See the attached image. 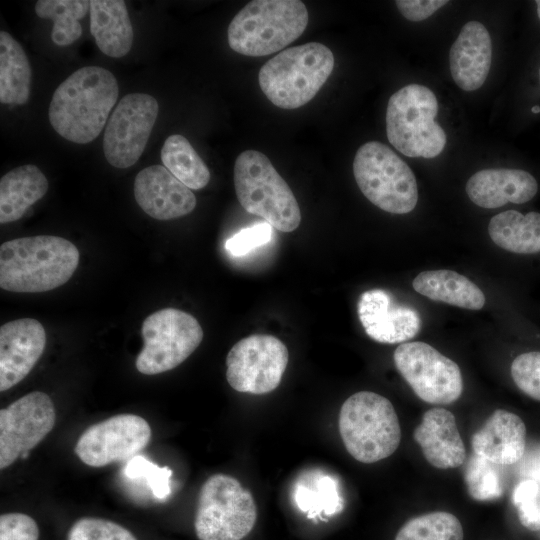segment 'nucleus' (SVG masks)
Here are the masks:
<instances>
[{
	"label": "nucleus",
	"mask_w": 540,
	"mask_h": 540,
	"mask_svg": "<svg viewBox=\"0 0 540 540\" xmlns=\"http://www.w3.org/2000/svg\"><path fill=\"white\" fill-rule=\"evenodd\" d=\"M79 263L76 246L58 236L16 238L0 247V287L38 293L65 284Z\"/></svg>",
	"instance_id": "f03ea898"
},
{
	"label": "nucleus",
	"mask_w": 540,
	"mask_h": 540,
	"mask_svg": "<svg viewBox=\"0 0 540 540\" xmlns=\"http://www.w3.org/2000/svg\"><path fill=\"white\" fill-rule=\"evenodd\" d=\"M536 5H537V15H538V17L540 19V0L536 1Z\"/></svg>",
	"instance_id": "ea45409f"
},
{
	"label": "nucleus",
	"mask_w": 540,
	"mask_h": 540,
	"mask_svg": "<svg viewBox=\"0 0 540 540\" xmlns=\"http://www.w3.org/2000/svg\"><path fill=\"white\" fill-rule=\"evenodd\" d=\"M492 61V42L487 28L472 20L461 29L449 52L450 72L464 91L479 89L485 82Z\"/></svg>",
	"instance_id": "6ab92c4d"
},
{
	"label": "nucleus",
	"mask_w": 540,
	"mask_h": 540,
	"mask_svg": "<svg viewBox=\"0 0 540 540\" xmlns=\"http://www.w3.org/2000/svg\"><path fill=\"white\" fill-rule=\"evenodd\" d=\"M67 540H137L125 527L102 518L84 517L77 520L67 534Z\"/></svg>",
	"instance_id": "72a5a7b5"
},
{
	"label": "nucleus",
	"mask_w": 540,
	"mask_h": 540,
	"mask_svg": "<svg viewBox=\"0 0 540 540\" xmlns=\"http://www.w3.org/2000/svg\"><path fill=\"white\" fill-rule=\"evenodd\" d=\"M237 199L249 213L258 215L282 232L294 231L301 222L298 202L286 183L263 153L245 150L234 165Z\"/></svg>",
	"instance_id": "423d86ee"
},
{
	"label": "nucleus",
	"mask_w": 540,
	"mask_h": 540,
	"mask_svg": "<svg viewBox=\"0 0 540 540\" xmlns=\"http://www.w3.org/2000/svg\"><path fill=\"white\" fill-rule=\"evenodd\" d=\"M272 235V226L267 222L258 223L241 229L225 244L226 250L234 256H243L251 250L268 243Z\"/></svg>",
	"instance_id": "e433bc0d"
},
{
	"label": "nucleus",
	"mask_w": 540,
	"mask_h": 540,
	"mask_svg": "<svg viewBox=\"0 0 540 540\" xmlns=\"http://www.w3.org/2000/svg\"><path fill=\"white\" fill-rule=\"evenodd\" d=\"M438 101L426 86L409 84L388 101L386 133L390 144L407 157L434 158L445 148L447 137L435 121Z\"/></svg>",
	"instance_id": "0eeeda50"
},
{
	"label": "nucleus",
	"mask_w": 540,
	"mask_h": 540,
	"mask_svg": "<svg viewBox=\"0 0 540 540\" xmlns=\"http://www.w3.org/2000/svg\"><path fill=\"white\" fill-rule=\"evenodd\" d=\"M395 540H463V528L453 514L432 512L407 521Z\"/></svg>",
	"instance_id": "7c9ffc66"
},
{
	"label": "nucleus",
	"mask_w": 540,
	"mask_h": 540,
	"mask_svg": "<svg viewBox=\"0 0 540 540\" xmlns=\"http://www.w3.org/2000/svg\"><path fill=\"white\" fill-rule=\"evenodd\" d=\"M123 473L130 480H144L158 500H165L171 494L172 470L167 466L159 467L145 457L136 455L127 461Z\"/></svg>",
	"instance_id": "473e14b6"
},
{
	"label": "nucleus",
	"mask_w": 540,
	"mask_h": 540,
	"mask_svg": "<svg viewBox=\"0 0 540 540\" xmlns=\"http://www.w3.org/2000/svg\"><path fill=\"white\" fill-rule=\"evenodd\" d=\"M151 438L149 423L135 414H118L88 427L75 445V453L86 465L103 467L129 460Z\"/></svg>",
	"instance_id": "2eb2a0df"
},
{
	"label": "nucleus",
	"mask_w": 540,
	"mask_h": 540,
	"mask_svg": "<svg viewBox=\"0 0 540 540\" xmlns=\"http://www.w3.org/2000/svg\"><path fill=\"white\" fill-rule=\"evenodd\" d=\"M115 76L99 66L82 67L55 90L49 105V121L64 139L86 144L107 124L118 98Z\"/></svg>",
	"instance_id": "f257e3e1"
},
{
	"label": "nucleus",
	"mask_w": 540,
	"mask_h": 540,
	"mask_svg": "<svg viewBox=\"0 0 540 540\" xmlns=\"http://www.w3.org/2000/svg\"><path fill=\"white\" fill-rule=\"evenodd\" d=\"M292 496L295 505L310 518L332 516L343 509L338 481L319 470L302 474L294 484Z\"/></svg>",
	"instance_id": "cd10ccee"
},
{
	"label": "nucleus",
	"mask_w": 540,
	"mask_h": 540,
	"mask_svg": "<svg viewBox=\"0 0 540 540\" xmlns=\"http://www.w3.org/2000/svg\"><path fill=\"white\" fill-rule=\"evenodd\" d=\"M55 407L44 392L33 391L0 410V468L12 465L53 429Z\"/></svg>",
	"instance_id": "4468645a"
},
{
	"label": "nucleus",
	"mask_w": 540,
	"mask_h": 540,
	"mask_svg": "<svg viewBox=\"0 0 540 540\" xmlns=\"http://www.w3.org/2000/svg\"><path fill=\"white\" fill-rule=\"evenodd\" d=\"M357 312L366 334L380 343L395 344L415 337L421 329L419 313L397 303L383 289H371L361 294Z\"/></svg>",
	"instance_id": "dca6fc26"
},
{
	"label": "nucleus",
	"mask_w": 540,
	"mask_h": 540,
	"mask_svg": "<svg viewBox=\"0 0 540 540\" xmlns=\"http://www.w3.org/2000/svg\"><path fill=\"white\" fill-rule=\"evenodd\" d=\"M539 80H540V68H539Z\"/></svg>",
	"instance_id": "79ce46f5"
},
{
	"label": "nucleus",
	"mask_w": 540,
	"mask_h": 540,
	"mask_svg": "<svg viewBox=\"0 0 540 540\" xmlns=\"http://www.w3.org/2000/svg\"><path fill=\"white\" fill-rule=\"evenodd\" d=\"M399 12L407 20L422 21L448 3L446 0H397Z\"/></svg>",
	"instance_id": "58836bf2"
},
{
	"label": "nucleus",
	"mask_w": 540,
	"mask_h": 540,
	"mask_svg": "<svg viewBox=\"0 0 540 540\" xmlns=\"http://www.w3.org/2000/svg\"><path fill=\"white\" fill-rule=\"evenodd\" d=\"M353 174L363 195L378 208L393 214H406L415 208V175L385 144L369 141L360 146L354 157Z\"/></svg>",
	"instance_id": "6e6552de"
},
{
	"label": "nucleus",
	"mask_w": 540,
	"mask_h": 540,
	"mask_svg": "<svg viewBox=\"0 0 540 540\" xmlns=\"http://www.w3.org/2000/svg\"><path fill=\"white\" fill-rule=\"evenodd\" d=\"M288 358V349L278 338L250 335L228 352L226 379L238 392L256 395L272 392L281 382Z\"/></svg>",
	"instance_id": "f8f14e48"
},
{
	"label": "nucleus",
	"mask_w": 540,
	"mask_h": 540,
	"mask_svg": "<svg viewBox=\"0 0 540 540\" xmlns=\"http://www.w3.org/2000/svg\"><path fill=\"white\" fill-rule=\"evenodd\" d=\"M89 11L87 0H39L35 4L38 17L53 20L51 39L58 46H68L80 38L79 20Z\"/></svg>",
	"instance_id": "c756f323"
},
{
	"label": "nucleus",
	"mask_w": 540,
	"mask_h": 540,
	"mask_svg": "<svg viewBox=\"0 0 540 540\" xmlns=\"http://www.w3.org/2000/svg\"><path fill=\"white\" fill-rule=\"evenodd\" d=\"M412 286L416 292L433 301L460 308L479 310L486 301L475 283L453 270L423 271L413 279Z\"/></svg>",
	"instance_id": "393cba45"
},
{
	"label": "nucleus",
	"mask_w": 540,
	"mask_h": 540,
	"mask_svg": "<svg viewBox=\"0 0 540 540\" xmlns=\"http://www.w3.org/2000/svg\"><path fill=\"white\" fill-rule=\"evenodd\" d=\"M532 112H533V113H539V112H540V107H539V106H534V107L532 108Z\"/></svg>",
	"instance_id": "a19ab883"
},
{
	"label": "nucleus",
	"mask_w": 540,
	"mask_h": 540,
	"mask_svg": "<svg viewBox=\"0 0 540 540\" xmlns=\"http://www.w3.org/2000/svg\"><path fill=\"white\" fill-rule=\"evenodd\" d=\"M511 376L523 393L540 401V351L517 356L511 364Z\"/></svg>",
	"instance_id": "c9c22d12"
},
{
	"label": "nucleus",
	"mask_w": 540,
	"mask_h": 540,
	"mask_svg": "<svg viewBox=\"0 0 540 540\" xmlns=\"http://www.w3.org/2000/svg\"><path fill=\"white\" fill-rule=\"evenodd\" d=\"M469 199L479 207L494 209L508 202L522 204L537 193L536 179L520 169H484L473 174L466 183Z\"/></svg>",
	"instance_id": "aec40b11"
},
{
	"label": "nucleus",
	"mask_w": 540,
	"mask_h": 540,
	"mask_svg": "<svg viewBox=\"0 0 540 540\" xmlns=\"http://www.w3.org/2000/svg\"><path fill=\"white\" fill-rule=\"evenodd\" d=\"M339 432L348 453L362 463L392 455L401 440V429L392 403L371 391L351 395L341 406Z\"/></svg>",
	"instance_id": "39448f33"
},
{
	"label": "nucleus",
	"mask_w": 540,
	"mask_h": 540,
	"mask_svg": "<svg viewBox=\"0 0 540 540\" xmlns=\"http://www.w3.org/2000/svg\"><path fill=\"white\" fill-rule=\"evenodd\" d=\"M495 465L475 453L470 457L464 472V481L473 499L487 501L502 495L503 483Z\"/></svg>",
	"instance_id": "2f4dec72"
},
{
	"label": "nucleus",
	"mask_w": 540,
	"mask_h": 540,
	"mask_svg": "<svg viewBox=\"0 0 540 540\" xmlns=\"http://www.w3.org/2000/svg\"><path fill=\"white\" fill-rule=\"evenodd\" d=\"M513 503L521 524L529 530H540V483L525 479L513 491Z\"/></svg>",
	"instance_id": "f704fd0d"
},
{
	"label": "nucleus",
	"mask_w": 540,
	"mask_h": 540,
	"mask_svg": "<svg viewBox=\"0 0 540 540\" xmlns=\"http://www.w3.org/2000/svg\"><path fill=\"white\" fill-rule=\"evenodd\" d=\"M308 20L302 1L254 0L230 22L228 44L245 56H266L284 49L301 36Z\"/></svg>",
	"instance_id": "7ed1b4c3"
},
{
	"label": "nucleus",
	"mask_w": 540,
	"mask_h": 540,
	"mask_svg": "<svg viewBox=\"0 0 540 540\" xmlns=\"http://www.w3.org/2000/svg\"><path fill=\"white\" fill-rule=\"evenodd\" d=\"M144 346L136 359L137 370L154 375L174 369L200 345L203 330L195 317L175 308L150 314L143 321Z\"/></svg>",
	"instance_id": "9d476101"
},
{
	"label": "nucleus",
	"mask_w": 540,
	"mask_h": 540,
	"mask_svg": "<svg viewBox=\"0 0 540 540\" xmlns=\"http://www.w3.org/2000/svg\"><path fill=\"white\" fill-rule=\"evenodd\" d=\"M334 55L324 44L310 42L288 48L259 71V85L275 106L296 109L315 97L333 71Z\"/></svg>",
	"instance_id": "20e7f679"
},
{
	"label": "nucleus",
	"mask_w": 540,
	"mask_h": 540,
	"mask_svg": "<svg viewBox=\"0 0 540 540\" xmlns=\"http://www.w3.org/2000/svg\"><path fill=\"white\" fill-rule=\"evenodd\" d=\"M31 67L19 42L8 32H0V102L25 104L30 95Z\"/></svg>",
	"instance_id": "bb28decb"
},
{
	"label": "nucleus",
	"mask_w": 540,
	"mask_h": 540,
	"mask_svg": "<svg viewBox=\"0 0 540 540\" xmlns=\"http://www.w3.org/2000/svg\"><path fill=\"white\" fill-rule=\"evenodd\" d=\"M394 363L415 394L423 401L445 405L463 391L459 366L424 342H406L394 351Z\"/></svg>",
	"instance_id": "9b49d317"
},
{
	"label": "nucleus",
	"mask_w": 540,
	"mask_h": 540,
	"mask_svg": "<svg viewBox=\"0 0 540 540\" xmlns=\"http://www.w3.org/2000/svg\"><path fill=\"white\" fill-rule=\"evenodd\" d=\"M163 166L189 189L199 190L210 181V171L190 142L180 134L170 135L161 149Z\"/></svg>",
	"instance_id": "c85d7f7f"
},
{
	"label": "nucleus",
	"mask_w": 540,
	"mask_h": 540,
	"mask_svg": "<svg viewBox=\"0 0 540 540\" xmlns=\"http://www.w3.org/2000/svg\"><path fill=\"white\" fill-rule=\"evenodd\" d=\"M39 529L27 514L11 512L0 516V540H38Z\"/></svg>",
	"instance_id": "4c0bfd02"
},
{
	"label": "nucleus",
	"mask_w": 540,
	"mask_h": 540,
	"mask_svg": "<svg viewBox=\"0 0 540 540\" xmlns=\"http://www.w3.org/2000/svg\"><path fill=\"white\" fill-rule=\"evenodd\" d=\"M90 32L105 55L121 58L133 43V28L126 3L122 0L90 1Z\"/></svg>",
	"instance_id": "5701e85b"
},
{
	"label": "nucleus",
	"mask_w": 540,
	"mask_h": 540,
	"mask_svg": "<svg viewBox=\"0 0 540 540\" xmlns=\"http://www.w3.org/2000/svg\"><path fill=\"white\" fill-rule=\"evenodd\" d=\"M157 100L146 93H130L116 105L108 119L103 151L109 164L125 169L142 155L158 115Z\"/></svg>",
	"instance_id": "ddd939ff"
},
{
	"label": "nucleus",
	"mask_w": 540,
	"mask_h": 540,
	"mask_svg": "<svg viewBox=\"0 0 540 540\" xmlns=\"http://www.w3.org/2000/svg\"><path fill=\"white\" fill-rule=\"evenodd\" d=\"M46 333L33 318H21L0 328V391L22 381L44 352Z\"/></svg>",
	"instance_id": "f3484780"
},
{
	"label": "nucleus",
	"mask_w": 540,
	"mask_h": 540,
	"mask_svg": "<svg viewBox=\"0 0 540 540\" xmlns=\"http://www.w3.org/2000/svg\"><path fill=\"white\" fill-rule=\"evenodd\" d=\"M256 519L252 494L236 478L214 474L204 482L194 519L199 540H241L251 532Z\"/></svg>",
	"instance_id": "1a4fd4ad"
},
{
	"label": "nucleus",
	"mask_w": 540,
	"mask_h": 540,
	"mask_svg": "<svg viewBox=\"0 0 540 540\" xmlns=\"http://www.w3.org/2000/svg\"><path fill=\"white\" fill-rule=\"evenodd\" d=\"M134 196L140 208L157 220H171L191 213L196 197L163 165L142 169L134 180Z\"/></svg>",
	"instance_id": "a211bd4d"
},
{
	"label": "nucleus",
	"mask_w": 540,
	"mask_h": 540,
	"mask_svg": "<svg viewBox=\"0 0 540 540\" xmlns=\"http://www.w3.org/2000/svg\"><path fill=\"white\" fill-rule=\"evenodd\" d=\"M488 234L502 249L517 254L540 252V213L507 210L493 216Z\"/></svg>",
	"instance_id": "a878e982"
},
{
	"label": "nucleus",
	"mask_w": 540,
	"mask_h": 540,
	"mask_svg": "<svg viewBox=\"0 0 540 540\" xmlns=\"http://www.w3.org/2000/svg\"><path fill=\"white\" fill-rule=\"evenodd\" d=\"M413 436L432 466L450 469L464 463L465 446L455 416L449 410L439 407L427 410Z\"/></svg>",
	"instance_id": "412c9836"
},
{
	"label": "nucleus",
	"mask_w": 540,
	"mask_h": 540,
	"mask_svg": "<svg viewBox=\"0 0 540 540\" xmlns=\"http://www.w3.org/2000/svg\"><path fill=\"white\" fill-rule=\"evenodd\" d=\"M473 452L496 465L517 463L526 447V427L516 414L497 409L471 440Z\"/></svg>",
	"instance_id": "4be33fe9"
},
{
	"label": "nucleus",
	"mask_w": 540,
	"mask_h": 540,
	"mask_svg": "<svg viewBox=\"0 0 540 540\" xmlns=\"http://www.w3.org/2000/svg\"><path fill=\"white\" fill-rule=\"evenodd\" d=\"M48 190V180L35 165L12 169L0 180V223L20 219Z\"/></svg>",
	"instance_id": "b1692460"
}]
</instances>
